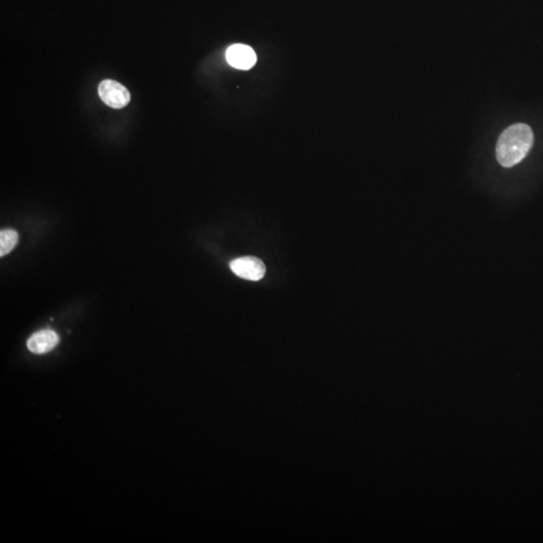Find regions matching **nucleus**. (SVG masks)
Returning a JSON list of instances; mask_svg holds the SVG:
<instances>
[{
  "instance_id": "6",
  "label": "nucleus",
  "mask_w": 543,
  "mask_h": 543,
  "mask_svg": "<svg viewBox=\"0 0 543 543\" xmlns=\"http://www.w3.org/2000/svg\"><path fill=\"white\" fill-rule=\"evenodd\" d=\"M18 234L13 229H4L0 233V256L4 257L15 249L18 243Z\"/></svg>"
},
{
  "instance_id": "1",
  "label": "nucleus",
  "mask_w": 543,
  "mask_h": 543,
  "mask_svg": "<svg viewBox=\"0 0 543 543\" xmlns=\"http://www.w3.org/2000/svg\"><path fill=\"white\" fill-rule=\"evenodd\" d=\"M535 142L532 129L526 124H514L498 139L496 158L503 167H513L528 156Z\"/></svg>"
},
{
  "instance_id": "4",
  "label": "nucleus",
  "mask_w": 543,
  "mask_h": 543,
  "mask_svg": "<svg viewBox=\"0 0 543 543\" xmlns=\"http://www.w3.org/2000/svg\"><path fill=\"white\" fill-rule=\"evenodd\" d=\"M226 57L229 64L238 70H250L257 63L256 53L245 44L229 46Z\"/></svg>"
},
{
  "instance_id": "3",
  "label": "nucleus",
  "mask_w": 543,
  "mask_h": 543,
  "mask_svg": "<svg viewBox=\"0 0 543 543\" xmlns=\"http://www.w3.org/2000/svg\"><path fill=\"white\" fill-rule=\"evenodd\" d=\"M229 267L236 276L249 281L262 280L266 274L264 264L255 257H238L231 261Z\"/></svg>"
},
{
  "instance_id": "2",
  "label": "nucleus",
  "mask_w": 543,
  "mask_h": 543,
  "mask_svg": "<svg viewBox=\"0 0 543 543\" xmlns=\"http://www.w3.org/2000/svg\"><path fill=\"white\" fill-rule=\"evenodd\" d=\"M98 92L101 100L107 106L113 109H122L127 106L131 100L130 92L125 86L113 81V79H104L101 82Z\"/></svg>"
},
{
  "instance_id": "5",
  "label": "nucleus",
  "mask_w": 543,
  "mask_h": 543,
  "mask_svg": "<svg viewBox=\"0 0 543 543\" xmlns=\"http://www.w3.org/2000/svg\"><path fill=\"white\" fill-rule=\"evenodd\" d=\"M58 341L60 338L53 330H39L30 337L27 340V348L36 354H44L53 350L58 345Z\"/></svg>"
}]
</instances>
